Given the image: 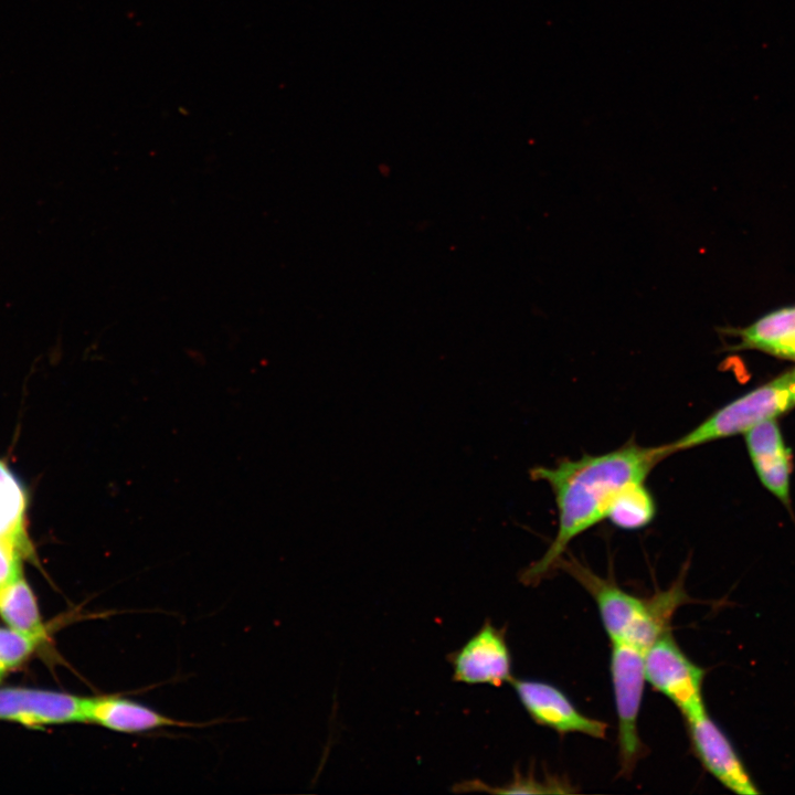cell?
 <instances>
[{"mask_svg": "<svg viewBox=\"0 0 795 795\" xmlns=\"http://www.w3.org/2000/svg\"><path fill=\"white\" fill-rule=\"evenodd\" d=\"M43 639L0 627V672L23 662Z\"/></svg>", "mask_w": 795, "mask_h": 795, "instance_id": "obj_17", "label": "cell"}, {"mask_svg": "<svg viewBox=\"0 0 795 795\" xmlns=\"http://www.w3.org/2000/svg\"><path fill=\"white\" fill-rule=\"evenodd\" d=\"M746 446L763 485L783 502H788L789 460L782 434L774 420L745 432Z\"/></svg>", "mask_w": 795, "mask_h": 795, "instance_id": "obj_11", "label": "cell"}, {"mask_svg": "<svg viewBox=\"0 0 795 795\" xmlns=\"http://www.w3.org/2000/svg\"><path fill=\"white\" fill-rule=\"evenodd\" d=\"M556 568L566 571L593 597L611 644H626L645 651L670 630L672 614L688 600L682 580L650 598H640L598 576L573 556H563Z\"/></svg>", "mask_w": 795, "mask_h": 795, "instance_id": "obj_2", "label": "cell"}, {"mask_svg": "<svg viewBox=\"0 0 795 795\" xmlns=\"http://www.w3.org/2000/svg\"><path fill=\"white\" fill-rule=\"evenodd\" d=\"M454 792H479V791H487L490 793H504V794H515V793H564L568 792L564 788V784L559 783L558 781L551 782V780L545 782H540L534 778L532 775H520L515 776L513 781L511 783L505 785L504 787H495L490 788L483 782L478 780H471V781H464L460 782L453 787Z\"/></svg>", "mask_w": 795, "mask_h": 795, "instance_id": "obj_16", "label": "cell"}, {"mask_svg": "<svg viewBox=\"0 0 795 795\" xmlns=\"http://www.w3.org/2000/svg\"><path fill=\"white\" fill-rule=\"evenodd\" d=\"M23 560L18 551L0 541V585L22 575Z\"/></svg>", "mask_w": 795, "mask_h": 795, "instance_id": "obj_18", "label": "cell"}, {"mask_svg": "<svg viewBox=\"0 0 795 795\" xmlns=\"http://www.w3.org/2000/svg\"><path fill=\"white\" fill-rule=\"evenodd\" d=\"M667 456V445L645 447L629 442L604 454L564 458L551 467L533 468L532 478L545 481L553 491L558 530L543 555L522 572V582L537 584L555 570L569 544L606 519L615 496L632 484L645 483Z\"/></svg>", "mask_w": 795, "mask_h": 795, "instance_id": "obj_1", "label": "cell"}, {"mask_svg": "<svg viewBox=\"0 0 795 795\" xmlns=\"http://www.w3.org/2000/svg\"><path fill=\"white\" fill-rule=\"evenodd\" d=\"M611 678L617 714L619 775L629 777L645 756L638 731V717L646 683L644 651L626 645L612 644Z\"/></svg>", "mask_w": 795, "mask_h": 795, "instance_id": "obj_4", "label": "cell"}, {"mask_svg": "<svg viewBox=\"0 0 795 795\" xmlns=\"http://www.w3.org/2000/svg\"><path fill=\"white\" fill-rule=\"evenodd\" d=\"M731 332L740 338L735 349H756L795 360V305L775 309L753 324Z\"/></svg>", "mask_w": 795, "mask_h": 795, "instance_id": "obj_13", "label": "cell"}, {"mask_svg": "<svg viewBox=\"0 0 795 795\" xmlns=\"http://www.w3.org/2000/svg\"><path fill=\"white\" fill-rule=\"evenodd\" d=\"M447 660L453 680L457 682L500 687L513 678L505 628L496 627L489 619L458 649L449 653Z\"/></svg>", "mask_w": 795, "mask_h": 795, "instance_id": "obj_6", "label": "cell"}, {"mask_svg": "<svg viewBox=\"0 0 795 795\" xmlns=\"http://www.w3.org/2000/svg\"><path fill=\"white\" fill-rule=\"evenodd\" d=\"M795 406V370L722 406L690 432L666 444L669 455L745 433Z\"/></svg>", "mask_w": 795, "mask_h": 795, "instance_id": "obj_3", "label": "cell"}, {"mask_svg": "<svg viewBox=\"0 0 795 795\" xmlns=\"http://www.w3.org/2000/svg\"><path fill=\"white\" fill-rule=\"evenodd\" d=\"M656 510V501L645 483H636L615 496L606 519L623 530H638L654 520Z\"/></svg>", "mask_w": 795, "mask_h": 795, "instance_id": "obj_15", "label": "cell"}, {"mask_svg": "<svg viewBox=\"0 0 795 795\" xmlns=\"http://www.w3.org/2000/svg\"><path fill=\"white\" fill-rule=\"evenodd\" d=\"M646 682L689 718L706 711L702 683L706 670L693 662L668 630L644 651Z\"/></svg>", "mask_w": 795, "mask_h": 795, "instance_id": "obj_5", "label": "cell"}, {"mask_svg": "<svg viewBox=\"0 0 795 795\" xmlns=\"http://www.w3.org/2000/svg\"><path fill=\"white\" fill-rule=\"evenodd\" d=\"M0 616L10 628L21 634L41 639L46 637L36 601L23 575L0 585Z\"/></svg>", "mask_w": 795, "mask_h": 795, "instance_id": "obj_14", "label": "cell"}, {"mask_svg": "<svg viewBox=\"0 0 795 795\" xmlns=\"http://www.w3.org/2000/svg\"><path fill=\"white\" fill-rule=\"evenodd\" d=\"M86 722L112 731L137 734L161 728H201L204 723L182 721L118 693L87 697Z\"/></svg>", "mask_w": 795, "mask_h": 795, "instance_id": "obj_10", "label": "cell"}, {"mask_svg": "<svg viewBox=\"0 0 795 795\" xmlns=\"http://www.w3.org/2000/svg\"><path fill=\"white\" fill-rule=\"evenodd\" d=\"M87 697L38 689H0V719L25 725L86 722Z\"/></svg>", "mask_w": 795, "mask_h": 795, "instance_id": "obj_9", "label": "cell"}, {"mask_svg": "<svg viewBox=\"0 0 795 795\" xmlns=\"http://www.w3.org/2000/svg\"><path fill=\"white\" fill-rule=\"evenodd\" d=\"M29 495L22 480L0 458V541L24 559L34 558L28 524Z\"/></svg>", "mask_w": 795, "mask_h": 795, "instance_id": "obj_12", "label": "cell"}, {"mask_svg": "<svg viewBox=\"0 0 795 795\" xmlns=\"http://www.w3.org/2000/svg\"><path fill=\"white\" fill-rule=\"evenodd\" d=\"M685 721L692 752L707 772L733 793H760L731 740L707 710Z\"/></svg>", "mask_w": 795, "mask_h": 795, "instance_id": "obj_7", "label": "cell"}, {"mask_svg": "<svg viewBox=\"0 0 795 795\" xmlns=\"http://www.w3.org/2000/svg\"><path fill=\"white\" fill-rule=\"evenodd\" d=\"M515 692L530 718L560 734L579 733L605 739L607 723L582 713L558 687L533 679L512 678Z\"/></svg>", "mask_w": 795, "mask_h": 795, "instance_id": "obj_8", "label": "cell"}, {"mask_svg": "<svg viewBox=\"0 0 795 795\" xmlns=\"http://www.w3.org/2000/svg\"><path fill=\"white\" fill-rule=\"evenodd\" d=\"M2 676H3V674L0 672V680H1Z\"/></svg>", "mask_w": 795, "mask_h": 795, "instance_id": "obj_19", "label": "cell"}]
</instances>
